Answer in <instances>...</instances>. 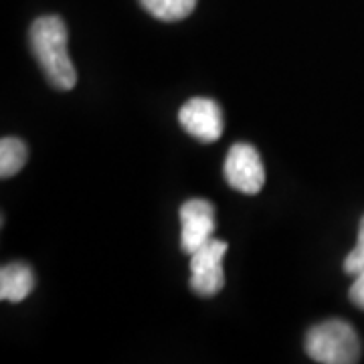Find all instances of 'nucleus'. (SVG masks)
I'll return each mask as SVG.
<instances>
[{
	"mask_svg": "<svg viewBox=\"0 0 364 364\" xmlns=\"http://www.w3.org/2000/svg\"><path fill=\"white\" fill-rule=\"evenodd\" d=\"M67 26L61 16H39L28 31L31 51L39 61L41 71L55 90L69 91L77 83V71L67 51Z\"/></svg>",
	"mask_w": 364,
	"mask_h": 364,
	"instance_id": "f257e3e1",
	"label": "nucleus"
},
{
	"mask_svg": "<svg viewBox=\"0 0 364 364\" xmlns=\"http://www.w3.org/2000/svg\"><path fill=\"white\" fill-rule=\"evenodd\" d=\"M304 348L312 360L322 364H354L360 360L363 354V344L356 330L338 318L310 328Z\"/></svg>",
	"mask_w": 364,
	"mask_h": 364,
	"instance_id": "f03ea898",
	"label": "nucleus"
},
{
	"mask_svg": "<svg viewBox=\"0 0 364 364\" xmlns=\"http://www.w3.org/2000/svg\"><path fill=\"white\" fill-rule=\"evenodd\" d=\"M229 243L223 239H210L207 245L191 253V289L200 298L217 296L225 286L223 259Z\"/></svg>",
	"mask_w": 364,
	"mask_h": 364,
	"instance_id": "7ed1b4c3",
	"label": "nucleus"
},
{
	"mask_svg": "<svg viewBox=\"0 0 364 364\" xmlns=\"http://www.w3.org/2000/svg\"><path fill=\"white\" fill-rule=\"evenodd\" d=\"M225 181L243 195H257L265 184V168L255 146L237 142L225 158Z\"/></svg>",
	"mask_w": 364,
	"mask_h": 364,
	"instance_id": "20e7f679",
	"label": "nucleus"
},
{
	"mask_svg": "<svg viewBox=\"0 0 364 364\" xmlns=\"http://www.w3.org/2000/svg\"><path fill=\"white\" fill-rule=\"evenodd\" d=\"M178 122L198 142L215 144L223 136V112L210 97H193L182 105Z\"/></svg>",
	"mask_w": 364,
	"mask_h": 364,
	"instance_id": "39448f33",
	"label": "nucleus"
},
{
	"mask_svg": "<svg viewBox=\"0 0 364 364\" xmlns=\"http://www.w3.org/2000/svg\"><path fill=\"white\" fill-rule=\"evenodd\" d=\"M181 247L184 253H195L207 245L215 233V207L205 198H191L181 207Z\"/></svg>",
	"mask_w": 364,
	"mask_h": 364,
	"instance_id": "423d86ee",
	"label": "nucleus"
},
{
	"mask_svg": "<svg viewBox=\"0 0 364 364\" xmlns=\"http://www.w3.org/2000/svg\"><path fill=\"white\" fill-rule=\"evenodd\" d=\"M35 287V273L26 263H6L0 269V298L18 304L31 296Z\"/></svg>",
	"mask_w": 364,
	"mask_h": 364,
	"instance_id": "0eeeda50",
	"label": "nucleus"
},
{
	"mask_svg": "<svg viewBox=\"0 0 364 364\" xmlns=\"http://www.w3.org/2000/svg\"><path fill=\"white\" fill-rule=\"evenodd\" d=\"M26 158H28V150L23 140L13 138V136L2 138L0 140V176L11 178L14 174H18L26 164Z\"/></svg>",
	"mask_w": 364,
	"mask_h": 364,
	"instance_id": "6e6552de",
	"label": "nucleus"
},
{
	"mask_svg": "<svg viewBox=\"0 0 364 364\" xmlns=\"http://www.w3.org/2000/svg\"><path fill=\"white\" fill-rule=\"evenodd\" d=\"M142 9L158 21H182L195 11L196 0H140Z\"/></svg>",
	"mask_w": 364,
	"mask_h": 364,
	"instance_id": "1a4fd4ad",
	"label": "nucleus"
},
{
	"mask_svg": "<svg viewBox=\"0 0 364 364\" xmlns=\"http://www.w3.org/2000/svg\"><path fill=\"white\" fill-rule=\"evenodd\" d=\"M344 272L348 275H358L360 272H364V217L360 219V225H358L356 245L344 259Z\"/></svg>",
	"mask_w": 364,
	"mask_h": 364,
	"instance_id": "9d476101",
	"label": "nucleus"
},
{
	"mask_svg": "<svg viewBox=\"0 0 364 364\" xmlns=\"http://www.w3.org/2000/svg\"><path fill=\"white\" fill-rule=\"evenodd\" d=\"M354 277H356V279H354V284L350 286L348 296H350V301L356 308L364 310V272H360L358 275H354Z\"/></svg>",
	"mask_w": 364,
	"mask_h": 364,
	"instance_id": "9b49d317",
	"label": "nucleus"
}]
</instances>
